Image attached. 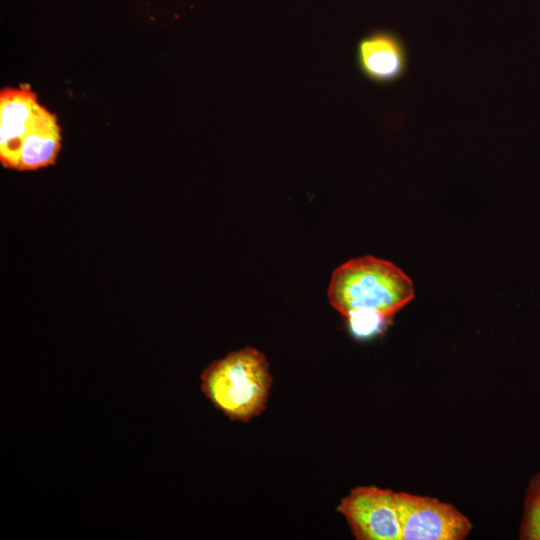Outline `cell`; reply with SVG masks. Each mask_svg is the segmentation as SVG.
Masks as SVG:
<instances>
[{"label":"cell","instance_id":"obj_1","mask_svg":"<svg viewBox=\"0 0 540 540\" xmlns=\"http://www.w3.org/2000/svg\"><path fill=\"white\" fill-rule=\"evenodd\" d=\"M415 295L412 280L395 264L363 256L340 265L332 274L327 296L343 316L373 311L391 318Z\"/></svg>","mask_w":540,"mask_h":540},{"label":"cell","instance_id":"obj_2","mask_svg":"<svg viewBox=\"0 0 540 540\" xmlns=\"http://www.w3.org/2000/svg\"><path fill=\"white\" fill-rule=\"evenodd\" d=\"M272 376L265 356L246 347L212 362L200 375L201 390L233 421L247 422L265 409Z\"/></svg>","mask_w":540,"mask_h":540},{"label":"cell","instance_id":"obj_3","mask_svg":"<svg viewBox=\"0 0 540 540\" xmlns=\"http://www.w3.org/2000/svg\"><path fill=\"white\" fill-rule=\"evenodd\" d=\"M401 540H463L472 530L467 516L436 498L395 492Z\"/></svg>","mask_w":540,"mask_h":540},{"label":"cell","instance_id":"obj_4","mask_svg":"<svg viewBox=\"0 0 540 540\" xmlns=\"http://www.w3.org/2000/svg\"><path fill=\"white\" fill-rule=\"evenodd\" d=\"M337 511L347 520L357 540H401L395 492L358 486L341 499Z\"/></svg>","mask_w":540,"mask_h":540},{"label":"cell","instance_id":"obj_5","mask_svg":"<svg viewBox=\"0 0 540 540\" xmlns=\"http://www.w3.org/2000/svg\"><path fill=\"white\" fill-rule=\"evenodd\" d=\"M355 60L369 81L387 85L400 80L408 69V51L402 38L388 30H373L356 46Z\"/></svg>","mask_w":540,"mask_h":540},{"label":"cell","instance_id":"obj_6","mask_svg":"<svg viewBox=\"0 0 540 540\" xmlns=\"http://www.w3.org/2000/svg\"><path fill=\"white\" fill-rule=\"evenodd\" d=\"M37 95L28 87H5L0 91V161L17 170L22 143L34 112Z\"/></svg>","mask_w":540,"mask_h":540},{"label":"cell","instance_id":"obj_7","mask_svg":"<svg viewBox=\"0 0 540 540\" xmlns=\"http://www.w3.org/2000/svg\"><path fill=\"white\" fill-rule=\"evenodd\" d=\"M60 149L57 116L39 103L21 146L17 170L32 171L53 165Z\"/></svg>","mask_w":540,"mask_h":540},{"label":"cell","instance_id":"obj_8","mask_svg":"<svg viewBox=\"0 0 540 540\" xmlns=\"http://www.w3.org/2000/svg\"><path fill=\"white\" fill-rule=\"evenodd\" d=\"M521 540H540V471L528 484L520 525Z\"/></svg>","mask_w":540,"mask_h":540},{"label":"cell","instance_id":"obj_9","mask_svg":"<svg viewBox=\"0 0 540 540\" xmlns=\"http://www.w3.org/2000/svg\"><path fill=\"white\" fill-rule=\"evenodd\" d=\"M346 318L351 333L359 339H367L381 333L389 319L373 311H355Z\"/></svg>","mask_w":540,"mask_h":540}]
</instances>
